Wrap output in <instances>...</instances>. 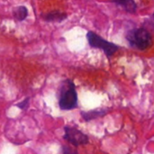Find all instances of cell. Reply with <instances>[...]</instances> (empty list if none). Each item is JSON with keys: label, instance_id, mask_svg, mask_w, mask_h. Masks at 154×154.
Returning a JSON list of instances; mask_svg holds the SVG:
<instances>
[{"label": "cell", "instance_id": "9", "mask_svg": "<svg viewBox=\"0 0 154 154\" xmlns=\"http://www.w3.org/2000/svg\"><path fill=\"white\" fill-rule=\"evenodd\" d=\"M28 103H29V99H25L23 102L20 103V105H18V107L22 108V109H25L26 106H28Z\"/></svg>", "mask_w": 154, "mask_h": 154}, {"label": "cell", "instance_id": "6", "mask_svg": "<svg viewBox=\"0 0 154 154\" xmlns=\"http://www.w3.org/2000/svg\"><path fill=\"white\" fill-rule=\"evenodd\" d=\"M106 113V111L104 109H97V110H93V111H89V112H83L82 116L86 121H89L92 119H96L97 117H101V116H105Z\"/></svg>", "mask_w": 154, "mask_h": 154}, {"label": "cell", "instance_id": "8", "mask_svg": "<svg viewBox=\"0 0 154 154\" xmlns=\"http://www.w3.org/2000/svg\"><path fill=\"white\" fill-rule=\"evenodd\" d=\"M27 14H28V11H27L26 7H24V6H19L14 11V15L19 21L24 20L26 18Z\"/></svg>", "mask_w": 154, "mask_h": 154}, {"label": "cell", "instance_id": "10", "mask_svg": "<svg viewBox=\"0 0 154 154\" xmlns=\"http://www.w3.org/2000/svg\"><path fill=\"white\" fill-rule=\"evenodd\" d=\"M152 18H153V20H154V14H153V17H152Z\"/></svg>", "mask_w": 154, "mask_h": 154}, {"label": "cell", "instance_id": "5", "mask_svg": "<svg viewBox=\"0 0 154 154\" xmlns=\"http://www.w3.org/2000/svg\"><path fill=\"white\" fill-rule=\"evenodd\" d=\"M116 5L122 6L126 12L128 13H135L136 11V4L134 2V0H112Z\"/></svg>", "mask_w": 154, "mask_h": 154}, {"label": "cell", "instance_id": "7", "mask_svg": "<svg viewBox=\"0 0 154 154\" xmlns=\"http://www.w3.org/2000/svg\"><path fill=\"white\" fill-rule=\"evenodd\" d=\"M66 14L61 13V12H52L48 14L45 16V19L47 21H51V22H60L62 20H64L66 18Z\"/></svg>", "mask_w": 154, "mask_h": 154}, {"label": "cell", "instance_id": "3", "mask_svg": "<svg viewBox=\"0 0 154 154\" xmlns=\"http://www.w3.org/2000/svg\"><path fill=\"white\" fill-rule=\"evenodd\" d=\"M87 38L90 46L104 51L106 56L108 57L114 55V53L119 49V46H117L116 44L106 41L105 39H103L93 32H88L87 34Z\"/></svg>", "mask_w": 154, "mask_h": 154}, {"label": "cell", "instance_id": "1", "mask_svg": "<svg viewBox=\"0 0 154 154\" xmlns=\"http://www.w3.org/2000/svg\"><path fill=\"white\" fill-rule=\"evenodd\" d=\"M59 104L62 110H71L77 107L78 95L75 85L71 80H67L62 85Z\"/></svg>", "mask_w": 154, "mask_h": 154}, {"label": "cell", "instance_id": "2", "mask_svg": "<svg viewBox=\"0 0 154 154\" xmlns=\"http://www.w3.org/2000/svg\"><path fill=\"white\" fill-rule=\"evenodd\" d=\"M126 39L131 46L141 51L146 50L152 43L151 33L144 28H137L129 31L126 34Z\"/></svg>", "mask_w": 154, "mask_h": 154}, {"label": "cell", "instance_id": "4", "mask_svg": "<svg viewBox=\"0 0 154 154\" xmlns=\"http://www.w3.org/2000/svg\"><path fill=\"white\" fill-rule=\"evenodd\" d=\"M64 139L74 146H80L88 143V136L79 130L73 127H65Z\"/></svg>", "mask_w": 154, "mask_h": 154}]
</instances>
